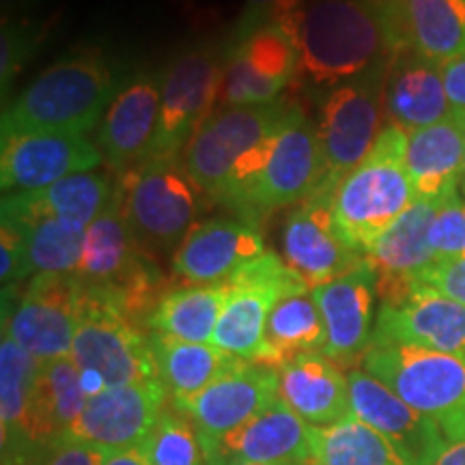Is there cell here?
Instances as JSON below:
<instances>
[{
  "label": "cell",
  "mask_w": 465,
  "mask_h": 465,
  "mask_svg": "<svg viewBox=\"0 0 465 465\" xmlns=\"http://www.w3.org/2000/svg\"><path fill=\"white\" fill-rule=\"evenodd\" d=\"M281 26L298 48V78L312 89H334L394 56L377 0H306Z\"/></svg>",
  "instance_id": "obj_1"
},
{
  "label": "cell",
  "mask_w": 465,
  "mask_h": 465,
  "mask_svg": "<svg viewBox=\"0 0 465 465\" xmlns=\"http://www.w3.org/2000/svg\"><path fill=\"white\" fill-rule=\"evenodd\" d=\"M119 91L114 67L100 50H74L11 102L3 114V138L37 132L86 136Z\"/></svg>",
  "instance_id": "obj_2"
},
{
  "label": "cell",
  "mask_w": 465,
  "mask_h": 465,
  "mask_svg": "<svg viewBox=\"0 0 465 465\" xmlns=\"http://www.w3.org/2000/svg\"><path fill=\"white\" fill-rule=\"evenodd\" d=\"M405 147L407 134L386 124L369 155L332 192V213L341 237L364 257L416 201Z\"/></svg>",
  "instance_id": "obj_3"
},
{
  "label": "cell",
  "mask_w": 465,
  "mask_h": 465,
  "mask_svg": "<svg viewBox=\"0 0 465 465\" xmlns=\"http://www.w3.org/2000/svg\"><path fill=\"white\" fill-rule=\"evenodd\" d=\"M80 284L119 308L134 323H144L153 311L162 276L127 223L116 185L110 205L86 226L83 257L74 272Z\"/></svg>",
  "instance_id": "obj_4"
},
{
  "label": "cell",
  "mask_w": 465,
  "mask_h": 465,
  "mask_svg": "<svg viewBox=\"0 0 465 465\" xmlns=\"http://www.w3.org/2000/svg\"><path fill=\"white\" fill-rule=\"evenodd\" d=\"M362 369L438 424L446 441L465 440V358L411 345L371 347Z\"/></svg>",
  "instance_id": "obj_5"
},
{
  "label": "cell",
  "mask_w": 465,
  "mask_h": 465,
  "mask_svg": "<svg viewBox=\"0 0 465 465\" xmlns=\"http://www.w3.org/2000/svg\"><path fill=\"white\" fill-rule=\"evenodd\" d=\"M69 358L83 371L89 397L106 388L160 380L149 334L119 308L84 287Z\"/></svg>",
  "instance_id": "obj_6"
},
{
  "label": "cell",
  "mask_w": 465,
  "mask_h": 465,
  "mask_svg": "<svg viewBox=\"0 0 465 465\" xmlns=\"http://www.w3.org/2000/svg\"><path fill=\"white\" fill-rule=\"evenodd\" d=\"M119 199L144 250H177L196 224L201 199L182 158H144L119 174Z\"/></svg>",
  "instance_id": "obj_7"
},
{
  "label": "cell",
  "mask_w": 465,
  "mask_h": 465,
  "mask_svg": "<svg viewBox=\"0 0 465 465\" xmlns=\"http://www.w3.org/2000/svg\"><path fill=\"white\" fill-rule=\"evenodd\" d=\"M388 63L328 91L319 108V147L323 174L317 190L332 194L341 179L362 162L383 130V84ZM315 190V192H317Z\"/></svg>",
  "instance_id": "obj_8"
},
{
  "label": "cell",
  "mask_w": 465,
  "mask_h": 465,
  "mask_svg": "<svg viewBox=\"0 0 465 465\" xmlns=\"http://www.w3.org/2000/svg\"><path fill=\"white\" fill-rule=\"evenodd\" d=\"M229 287L212 345L248 362L263 360L267 319L276 302L295 291H311L274 252L242 267L229 278Z\"/></svg>",
  "instance_id": "obj_9"
},
{
  "label": "cell",
  "mask_w": 465,
  "mask_h": 465,
  "mask_svg": "<svg viewBox=\"0 0 465 465\" xmlns=\"http://www.w3.org/2000/svg\"><path fill=\"white\" fill-rule=\"evenodd\" d=\"M224 56L190 48L173 58L162 80L160 119L147 158H182L199 127L213 114L223 93Z\"/></svg>",
  "instance_id": "obj_10"
},
{
  "label": "cell",
  "mask_w": 465,
  "mask_h": 465,
  "mask_svg": "<svg viewBox=\"0 0 465 465\" xmlns=\"http://www.w3.org/2000/svg\"><path fill=\"white\" fill-rule=\"evenodd\" d=\"M83 284L74 274H35L11 306H3V334L37 364L72 356Z\"/></svg>",
  "instance_id": "obj_11"
},
{
  "label": "cell",
  "mask_w": 465,
  "mask_h": 465,
  "mask_svg": "<svg viewBox=\"0 0 465 465\" xmlns=\"http://www.w3.org/2000/svg\"><path fill=\"white\" fill-rule=\"evenodd\" d=\"M289 106H237L213 113L192 136L183 151V166L203 194L216 201L229 182L235 162L274 132Z\"/></svg>",
  "instance_id": "obj_12"
},
{
  "label": "cell",
  "mask_w": 465,
  "mask_h": 465,
  "mask_svg": "<svg viewBox=\"0 0 465 465\" xmlns=\"http://www.w3.org/2000/svg\"><path fill=\"white\" fill-rule=\"evenodd\" d=\"M298 75V48L278 22L232 35L224 54L220 104L224 108L265 106L281 102V93Z\"/></svg>",
  "instance_id": "obj_13"
},
{
  "label": "cell",
  "mask_w": 465,
  "mask_h": 465,
  "mask_svg": "<svg viewBox=\"0 0 465 465\" xmlns=\"http://www.w3.org/2000/svg\"><path fill=\"white\" fill-rule=\"evenodd\" d=\"M281 243L282 261L311 291L366 261L341 237L332 213V194L323 190L312 192L291 209L282 224Z\"/></svg>",
  "instance_id": "obj_14"
},
{
  "label": "cell",
  "mask_w": 465,
  "mask_h": 465,
  "mask_svg": "<svg viewBox=\"0 0 465 465\" xmlns=\"http://www.w3.org/2000/svg\"><path fill=\"white\" fill-rule=\"evenodd\" d=\"M164 383L147 381L106 388L86 399L67 440L83 441L106 452L143 446L166 410Z\"/></svg>",
  "instance_id": "obj_15"
},
{
  "label": "cell",
  "mask_w": 465,
  "mask_h": 465,
  "mask_svg": "<svg viewBox=\"0 0 465 465\" xmlns=\"http://www.w3.org/2000/svg\"><path fill=\"white\" fill-rule=\"evenodd\" d=\"M322 174L317 125L300 108L289 106L254 196V224L278 209L300 205L319 188Z\"/></svg>",
  "instance_id": "obj_16"
},
{
  "label": "cell",
  "mask_w": 465,
  "mask_h": 465,
  "mask_svg": "<svg viewBox=\"0 0 465 465\" xmlns=\"http://www.w3.org/2000/svg\"><path fill=\"white\" fill-rule=\"evenodd\" d=\"M411 345L465 358V306L416 282L405 298L380 302L371 347Z\"/></svg>",
  "instance_id": "obj_17"
},
{
  "label": "cell",
  "mask_w": 465,
  "mask_h": 465,
  "mask_svg": "<svg viewBox=\"0 0 465 465\" xmlns=\"http://www.w3.org/2000/svg\"><path fill=\"white\" fill-rule=\"evenodd\" d=\"M276 399L278 371L274 366L243 360L201 392L171 401V405L194 424L201 438L218 440L240 429Z\"/></svg>",
  "instance_id": "obj_18"
},
{
  "label": "cell",
  "mask_w": 465,
  "mask_h": 465,
  "mask_svg": "<svg viewBox=\"0 0 465 465\" xmlns=\"http://www.w3.org/2000/svg\"><path fill=\"white\" fill-rule=\"evenodd\" d=\"M104 162L97 143L72 134H15L3 138L0 185L5 192H31L95 171Z\"/></svg>",
  "instance_id": "obj_19"
},
{
  "label": "cell",
  "mask_w": 465,
  "mask_h": 465,
  "mask_svg": "<svg viewBox=\"0 0 465 465\" xmlns=\"http://www.w3.org/2000/svg\"><path fill=\"white\" fill-rule=\"evenodd\" d=\"M209 465H298L311 459V424L276 399L224 438H201Z\"/></svg>",
  "instance_id": "obj_20"
},
{
  "label": "cell",
  "mask_w": 465,
  "mask_h": 465,
  "mask_svg": "<svg viewBox=\"0 0 465 465\" xmlns=\"http://www.w3.org/2000/svg\"><path fill=\"white\" fill-rule=\"evenodd\" d=\"M312 295L328 334L325 356L339 366L362 360L371 349L377 317V274L369 259L356 270L312 289Z\"/></svg>",
  "instance_id": "obj_21"
},
{
  "label": "cell",
  "mask_w": 465,
  "mask_h": 465,
  "mask_svg": "<svg viewBox=\"0 0 465 465\" xmlns=\"http://www.w3.org/2000/svg\"><path fill=\"white\" fill-rule=\"evenodd\" d=\"M265 254L257 224L240 218L196 223L173 252V272L190 284H216Z\"/></svg>",
  "instance_id": "obj_22"
},
{
  "label": "cell",
  "mask_w": 465,
  "mask_h": 465,
  "mask_svg": "<svg viewBox=\"0 0 465 465\" xmlns=\"http://www.w3.org/2000/svg\"><path fill=\"white\" fill-rule=\"evenodd\" d=\"M162 83L143 72L121 86L97 125V147L104 162L124 174L149 155L158 132Z\"/></svg>",
  "instance_id": "obj_23"
},
{
  "label": "cell",
  "mask_w": 465,
  "mask_h": 465,
  "mask_svg": "<svg viewBox=\"0 0 465 465\" xmlns=\"http://www.w3.org/2000/svg\"><path fill=\"white\" fill-rule=\"evenodd\" d=\"M446 201L416 199L407 212L373 243L366 259L377 274L380 302L405 298L433 261L429 248V226Z\"/></svg>",
  "instance_id": "obj_24"
},
{
  "label": "cell",
  "mask_w": 465,
  "mask_h": 465,
  "mask_svg": "<svg viewBox=\"0 0 465 465\" xmlns=\"http://www.w3.org/2000/svg\"><path fill=\"white\" fill-rule=\"evenodd\" d=\"M347 380L351 414L394 441L414 459L416 465L446 441L438 424L407 405L386 383L375 380L364 369H351Z\"/></svg>",
  "instance_id": "obj_25"
},
{
  "label": "cell",
  "mask_w": 465,
  "mask_h": 465,
  "mask_svg": "<svg viewBox=\"0 0 465 465\" xmlns=\"http://www.w3.org/2000/svg\"><path fill=\"white\" fill-rule=\"evenodd\" d=\"M383 116L386 124L405 134L452 116L441 65L411 50L391 58L383 84Z\"/></svg>",
  "instance_id": "obj_26"
},
{
  "label": "cell",
  "mask_w": 465,
  "mask_h": 465,
  "mask_svg": "<svg viewBox=\"0 0 465 465\" xmlns=\"http://www.w3.org/2000/svg\"><path fill=\"white\" fill-rule=\"evenodd\" d=\"M278 399L308 424H334L351 416L349 380L323 351L302 353L278 366Z\"/></svg>",
  "instance_id": "obj_27"
},
{
  "label": "cell",
  "mask_w": 465,
  "mask_h": 465,
  "mask_svg": "<svg viewBox=\"0 0 465 465\" xmlns=\"http://www.w3.org/2000/svg\"><path fill=\"white\" fill-rule=\"evenodd\" d=\"M86 399L89 391L84 375L72 358L39 364L28 416V461L50 446L67 440L74 422L84 410Z\"/></svg>",
  "instance_id": "obj_28"
},
{
  "label": "cell",
  "mask_w": 465,
  "mask_h": 465,
  "mask_svg": "<svg viewBox=\"0 0 465 465\" xmlns=\"http://www.w3.org/2000/svg\"><path fill=\"white\" fill-rule=\"evenodd\" d=\"M465 155V121L449 116L407 134L405 166L416 199L450 201L459 194Z\"/></svg>",
  "instance_id": "obj_29"
},
{
  "label": "cell",
  "mask_w": 465,
  "mask_h": 465,
  "mask_svg": "<svg viewBox=\"0 0 465 465\" xmlns=\"http://www.w3.org/2000/svg\"><path fill=\"white\" fill-rule=\"evenodd\" d=\"M114 194L116 183L110 182L108 174L78 173L48 188L5 194L3 220L33 223L39 218H61L89 226L110 205Z\"/></svg>",
  "instance_id": "obj_30"
},
{
  "label": "cell",
  "mask_w": 465,
  "mask_h": 465,
  "mask_svg": "<svg viewBox=\"0 0 465 465\" xmlns=\"http://www.w3.org/2000/svg\"><path fill=\"white\" fill-rule=\"evenodd\" d=\"M39 364L11 336L0 342V424L3 465H26L28 416Z\"/></svg>",
  "instance_id": "obj_31"
},
{
  "label": "cell",
  "mask_w": 465,
  "mask_h": 465,
  "mask_svg": "<svg viewBox=\"0 0 465 465\" xmlns=\"http://www.w3.org/2000/svg\"><path fill=\"white\" fill-rule=\"evenodd\" d=\"M149 342L171 401L201 392L243 362L212 342H190L160 332H149Z\"/></svg>",
  "instance_id": "obj_32"
},
{
  "label": "cell",
  "mask_w": 465,
  "mask_h": 465,
  "mask_svg": "<svg viewBox=\"0 0 465 465\" xmlns=\"http://www.w3.org/2000/svg\"><path fill=\"white\" fill-rule=\"evenodd\" d=\"M229 281L168 289L147 319L151 332L190 342H212L229 298Z\"/></svg>",
  "instance_id": "obj_33"
},
{
  "label": "cell",
  "mask_w": 465,
  "mask_h": 465,
  "mask_svg": "<svg viewBox=\"0 0 465 465\" xmlns=\"http://www.w3.org/2000/svg\"><path fill=\"white\" fill-rule=\"evenodd\" d=\"M308 465H416L386 435L356 416L334 424H311V459Z\"/></svg>",
  "instance_id": "obj_34"
},
{
  "label": "cell",
  "mask_w": 465,
  "mask_h": 465,
  "mask_svg": "<svg viewBox=\"0 0 465 465\" xmlns=\"http://www.w3.org/2000/svg\"><path fill=\"white\" fill-rule=\"evenodd\" d=\"M323 317L319 312L312 291H295L281 298L272 308L265 328V353L261 364L278 366L302 353L323 351Z\"/></svg>",
  "instance_id": "obj_35"
},
{
  "label": "cell",
  "mask_w": 465,
  "mask_h": 465,
  "mask_svg": "<svg viewBox=\"0 0 465 465\" xmlns=\"http://www.w3.org/2000/svg\"><path fill=\"white\" fill-rule=\"evenodd\" d=\"M410 48L446 65L465 54V0H401Z\"/></svg>",
  "instance_id": "obj_36"
},
{
  "label": "cell",
  "mask_w": 465,
  "mask_h": 465,
  "mask_svg": "<svg viewBox=\"0 0 465 465\" xmlns=\"http://www.w3.org/2000/svg\"><path fill=\"white\" fill-rule=\"evenodd\" d=\"M15 224H20L25 231L31 278L35 274H74L78 270L86 226L61 218H39L33 223Z\"/></svg>",
  "instance_id": "obj_37"
},
{
  "label": "cell",
  "mask_w": 465,
  "mask_h": 465,
  "mask_svg": "<svg viewBox=\"0 0 465 465\" xmlns=\"http://www.w3.org/2000/svg\"><path fill=\"white\" fill-rule=\"evenodd\" d=\"M143 446L151 465H209L196 427L173 405L162 411Z\"/></svg>",
  "instance_id": "obj_38"
},
{
  "label": "cell",
  "mask_w": 465,
  "mask_h": 465,
  "mask_svg": "<svg viewBox=\"0 0 465 465\" xmlns=\"http://www.w3.org/2000/svg\"><path fill=\"white\" fill-rule=\"evenodd\" d=\"M429 248L435 259L465 257V199L452 196L429 226Z\"/></svg>",
  "instance_id": "obj_39"
},
{
  "label": "cell",
  "mask_w": 465,
  "mask_h": 465,
  "mask_svg": "<svg viewBox=\"0 0 465 465\" xmlns=\"http://www.w3.org/2000/svg\"><path fill=\"white\" fill-rule=\"evenodd\" d=\"M33 28L26 22H3V37H0V80H3V93L14 83V78L25 67L26 58L35 50Z\"/></svg>",
  "instance_id": "obj_40"
},
{
  "label": "cell",
  "mask_w": 465,
  "mask_h": 465,
  "mask_svg": "<svg viewBox=\"0 0 465 465\" xmlns=\"http://www.w3.org/2000/svg\"><path fill=\"white\" fill-rule=\"evenodd\" d=\"M31 278L26 261L25 231L20 224L3 220L0 224V281L3 291H14L17 282Z\"/></svg>",
  "instance_id": "obj_41"
},
{
  "label": "cell",
  "mask_w": 465,
  "mask_h": 465,
  "mask_svg": "<svg viewBox=\"0 0 465 465\" xmlns=\"http://www.w3.org/2000/svg\"><path fill=\"white\" fill-rule=\"evenodd\" d=\"M304 3L306 0H243L242 15L232 35L250 33L263 25H272V22L282 25L295 14H300Z\"/></svg>",
  "instance_id": "obj_42"
},
{
  "label": "cell",
  "mask_w": 465,
  "mask_h": 465,
  "mask_svg": "<svg viewBox=\"0 0 465 465\" xmlns=\"http://www.w3.org/2000/svg\"><path fill=\"white\" fill-rule=\"evenodd\" d=\"M418 282L465 306V257L433 261Z\"/></svg>",
  "instance_id": "obj_43"
},
{
  "label": "cell",
  "mask_w": 465,
  "mask_h": 465,
  "mask_svg": "<svg viewBox=\"0 0 465 465\" xmlns=\"http://www.w3.org/2000/svg\"><path fill=\"white\" fill-rule=\"evenodd\" d=\"M110 452L83 444V441L63 440L50 446L26 465H104Z\"/></svg>",
  "instance_id": "obj_44"
},
{
  "label": "cell",
  "mask_w": 465,
  "mask_h": 465,
  "mask_svg": "<svg viewBox=\"0 0 465 465\" xmlns=\"http://www.w3.org/2000/svg\"><path fill=\"white\" fill-rule=\"evenodd\" d=\"M441 74L452 114L465 121V54L441 65Z\"/></svg>",
  "instance_id": "obj_45"
},
{
  "label": "cell",
  "mask_w": 465,
  "mask_h": 465,
  "mask_svg": "<svg viewBox=\"0 0 465 465\" xmlns=\"http://www.w3.org/2000/svg\"><path fill=\"white\" fill-rule=\"evenodd\" d=\"M418 465H465V440L444 441L438 450L418 461Z\"/></svg>",
  "instance_id": "obj_46"
},
{
  "label": "cell",
  "mask_w": 465,
  "mask_h": 465,
  "mask_svg": "<svg viewBox=\"0 0 465 465\" xmlns=\"http://www.w3.org/2000/svg\"><path fill=\"white\" fill-rule=\"evenodd\" d=\"M104 465H151L147 450L144 446H136V449L121 450V452H110Z\"/></svg>",
  "instance_id": "obj_47"
},
{
  "label": "cell",
  "mask_w": 465,
  "mask_h": 465,
  "mask_svg": "<svg viewBox=\"0 0 465 465\" xmlns=\"http://www.w3.org/2000/svg\"><path fill=\"white\" fill-rule=\"evenodd\" d=\"M35 0H3L5 9H15V7H25V5H31Z\"/></svg>",
  "instance_id": "obj_48"
},
{
  "label": "cell",
  "mask_w": 465,
  "mask_h": 465,
  "mask_svg": "<svg viewBox=\"0 0 465 465\" xmlns=\"http://www.w3.org/2000/svg\"><path fill=\"white\" fill-rule=\"evenodd\" d=\"M459 192H461V196L465 199V155H463V173H461V183H459Z\"/></svg>",
  "instance_id": "obj_49"
},
{
  "label": "cell",
  "mask_w": 465,
  "mask_h": 465,
  "mask_svg": "<svg viewBox=\"0 0 465 465\" xmlns=\"http://www.w3.org/2000/svg\"><path fill=\"white\" fill-rule=\"evenodd\" d=\"M240 465H263V463H240Z\"/></svg>",
  "instance_id": "obj_50"
},
{
  "label": "cell",
  "mask_w": 465,
  "mask_h": 465,
  "mask_svg": "<svg viewBox=\"0 0 465 465\" xmlns=\"http://www.w3.org/2000/svg\"><path fill=\"white\" fill-rule=\"evenodd\" d=\"M298 465H308V463H298Z\"/></svg>",
  "instance_id": "obj_51"
}]
</instances>
